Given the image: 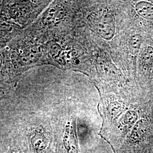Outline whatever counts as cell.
<instances>
[{
  "instance_id": "cell-8",
  "label": "cell",
  "mask_w": 153,
  "mask_h": 153,
  "mask_svg": "<svg viewBox=\"0 0 153 153\" xmlns=\"http://www.w3.org/2000/svg\"><path fill=\"white\" fill-rule=\"evenodd\" d=\"M146 130L145 125L141 122L138 123L137 125L134 128L131 133V139L132 141L136 142L138 141L143 136Z\"/></svg>"
},
{
  "instance_id": "cell-5",
  "label": "cell",
  "mask_w": 153,
  "mask_h": 153,
  "mask_svg": "<svg viewBox=\"0 0 153 153\" xmlns=\"http://www.w3.org/2000/svg\"><path fill=\"white\" fill-rule=\"evenodd\" d=\"M61 14V10H59L57 7H51L49 8L44 14L42 17V22L45 25H47L50 23L57 20V16Z\"/></svg>"
},
{
  "instance_id": "cell-6",
  "label": "cell",
  "mask_w": 153,
  "mask_h": 153,
  "mask_svg": "<svg viewBox=\"0 0 153 153\" xmlns=\"http://www.w3.org/2000/svg\"><path fill=\"white\" fill-rule=\"evenodd\" d=\"M31 143L34 149L38 151L43 150L47 146V138L41 134H36L31 138Z\"/></svg>"
},
{
  "instance_id": "cell-9",
  "label": "cell",
  "mask_w": 153,
  "mask_h": 153,
  "mask_svg": "<svg viewBox=\"0 0 153 153\" xmlns=\"http://www.w3.org/2000/svg\"><path fill=\"white\" fill-rule=\"evenodd\" d=\"M142 60L145 64H149L153 61V48L146 47L142 52Z\"/></svg>"
},
{
  "instance_id": "cell-2",
  "label": "cell",
  "mask_w": 153,
  "mask_h": 153,
  "mask_svg": "<svg viewBox=\"0 0 153 153\" xmlns=\"http://www.w3.org/2000/svg\"><path fill=\"white\" fill-rule=\"evenodd\" d=\"M42 55L41 47L34 45L25 49L20 56L21 64L24 65H31L39 60Z\"/></svg>"
},
{
  "instance_id": "cell-4",
  "label": "cell",
  "mask_w": 153,
  "mask_h": 153,
  "mask_svg": "<svg viewBox=\"0 0 153 153\" xmlns=\"http://www.w3.org/2000/svg\"><path fill=\"white\" fill-rule=\"evenodd\" d=\"M135 10L137 14L143 18L153 20V4L145 1L140 2L135 6Z\"/></svg>"
},
{
  "instance_id": "cell-11",
  "label": "cell",
  "mask_w": 153,
  "mask_h": 153,
  "mask_svg": "<svg viewBox=\"0 0 153 153\" xmlns=\"http://www.w3.org/2000/svg\"><path fill=\"white\" fill-rule=\"evenodd\" d=\"M61 48L58 44H53L50 49V53L53 58H57L61 52Z\"/></svg>"
},
{
  "instance_id": "cell-7",
  "label": "cell",
  "mask_w": 153,
  "mask_h": 153,
  "mask_svg": "<svg viewBox=\"0 0 153 153\" xmlns=\"http://www.w3.org/2000/svg\"><path fill=\"white\" fill-rule=\"evenodd\" d=\"M142 43V37L140 35H134L131 36L129 42V49L132 55H136L139 51Z\"/></svg>"
},
{
  "instance_id": "cell-1",
  "label": "cell",
  "mask_w": 153,
  "mask_h": 153,
  "mask_svg": "<svg viewBox=\"0 0 153 153\" xmlns=\"http://www.w3.org/2000/svg\"><path fill=\"white\" fill-rule=\"evenodd\" d=\"M93 28L102 38L109 40L115 35V25L113 18L107 13L94 21Z\"/></svg>"
},
{
  "instance_id": "cell-3",
  "label": "cell",
  "mask_w": 153,
  "mask_h": 153,
  "mask_svg": "<svg viewBox=\"0 0 153 153\" xmlns=\"http://www.w3.org/2000/svg\"><path fill=\"white\" fill-rule=\"evenodd\" d=\"M64 143L68 153H78V148L75 131L72 126L66 129L64 136Z\"/></svg>"
},
{
  "instance_id": "cell-10",
  "label": "cell",
  "mask_w": 153,
  "mask_h": 153,
  "mask_svg": "<svg viewBox=\"0 0 153 153\" xmlns=\"http://www.w3.org/2000/svg\"><path fill=\"white\" fill-rule=\"evenodd\" d=\"M137 119V114L134 111H128L124 117V122L127 124H134Z\"/></svg>"
}]
</instances>
